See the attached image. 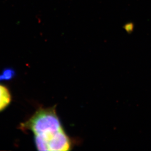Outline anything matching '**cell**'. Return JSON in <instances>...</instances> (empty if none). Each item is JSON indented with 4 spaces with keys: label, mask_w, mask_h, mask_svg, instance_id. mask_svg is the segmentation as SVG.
<instances>
[{
    "label": "cell",
    "mask_w": 151,
    "mask_h": 151,
    "mask_svg": "<svg viewBox=\"0 0 151 151\" xmlns=\"http://www.w3.org/2000/svg\"><path fill=\"white\" fill-rule=\"evenodd\" d=\"M12 96L9 89L0 84V111L4 110L10 104Z\"/></svg>",
    "instance_id": "obj_2"
},
{
    "label": "cell",
    "mask_w": 151,
    "mask_h": 151,
    "mask_svg": "<svg viewBox=\"0 0 151 151\" xmlns=\"http://www.w3.org/2000/svg\"><path fill=\"white\" fill-rule=\"evenodd\" d=\"M21 128L33 132L39 151H70L73 147L72 140L64 131L57 116L56 106L40 108L21 124Z\"/></svg>",
    "instance_id": "obj_1"
}]
</instances>
